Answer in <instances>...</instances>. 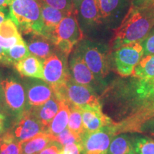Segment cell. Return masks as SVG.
Returning <instances> with one entry per match:
<instances>
[{
  "label": "cell",
  "instance_id": "d4e9b609",
  "mask_svg": "<svg viewBox=\"0 0 154 154\" xmlns=\"http://www.w3.org/2000/svg\"><path fill=\"white\" fill-rule=\"evenodd\" d=\"M136 79V78H135ZM133 94L138 103H143L154 98V78L149 80L136 79L133 87Z\"/></svg>",
  "mask_w": 154,
  "mask_h": 154
},
{
  "label": "cell",
  "instance_id": "ffe728a7",
  "mask_svg": "<svg viewBox=\"0 0 154 154\" xmlns=\"http://www.w3.org/2000/svg\"><path fill=\"white\" fill-rule=\"evenodd\" d=\"M24 42L16 24L11 18L5 19L0 24V47L5 50Z\"/></svg>",
  "mask_w": 154,
  "mask_h": 154
},
{
  "label": "cell",
  "instance_id": "f546056e",
  "mask_svg": "<svg viewBox=\"0 0 154 154\" xmlns=\"http://www.w3.org/2000/svg\"><path fill=\"white\" fill-rule=\"evenodd\" d=\"M132 142L136 154H154V140L152 138L135 136Z\"/></svg>",
  "mask_w": 154,
  "mask_h": 154
},
{
  "label": "cell",
  "instance_id": "4316f807",
  "mask_svg": "<svg viewBox=\"0 0 154 154\" xmlns=\"http://www.w3.org/2000/svg\"><path fill=\"white\" fill-rule=\"evenodd\" d=\"M70 114H69L68 128L71 132L82 140V136L85 134L82 120V110L74 106L69 105Z\"/></svg>",
  "mask_w": 154,
  "mask_h": 154
},
{
  "label": "cell",
  "instance_id": "7a4b0ae2",
  "mask_svg": "<svg viewBox=\"0 0 154 154\" xmlns=\"http://www.w3.org/2000/svg\"><path fill=\"white\" fill-rule=\"evenodd\" d=\"M9 17L24 35L43 33L41 7L38 0H9Z\"/></svg>",
  "mask_w": 154,
  "mask_h": 154
},
{
  "label": "cell",
  "instance_id": "ac0fdd59",
  "mask_svg": "<svg viewBox=\"0 0 154 154\" xmlns=\"http://www.w3.org/2000/svg\"><path fill=\"white\" fill-rule=\"evenodd\" d=\"M82 120L86 133L97 131L106 126H112L114 121L103 112V109L82 110Z\"/></svg>",
  "mask_w": 154,
  "mask_h": 154
},
{
  "label": "cell",
  "instance_id": "836d02e7",
  "mask_svg": "<svg viewBox=\"0 0 154 154\" xmlns=\"http://www.w3.org/2000/svg\"><path fill=\"white\" fill-rule=\"evenodd\" d=\"M62 146L55 141H51L45 149L38 154H60Z\"/></svg>",
  "mask_w": 154,
  "mask_h": 154
},
{
  "label": "cell",
  "instance_id": "d590c367",
  "mask_svg": "<svg viewBox=\"0 0 154 154\" xmlns=\"http://www.w3.org/2000/svg\"><path fill=\"white\" fill-rule=\"evenodd\" d=\"M138 133L145 135H149V136L154 137V119L148 121L145 124L142 125L140 127Z\"/></svg>",
  "mask_w": 154,
  "mask_h": 154
},
{
  "label": "cell",
  "instance_id": "f1b7e54d",
  "mask_svg": "<svg viewBox=\"0 0 154 154\" xmlns=\"http://www.w3.org/2000/svg\"><path fill=\"white\" fill-rule=\"evenodd\" d=\"M6 54L11 66H14L15 63L22 60L31 54L25 42L17 44L10 49H7Z\"/></svg>",
  "mask_w": 154,
  "mask_h": 154
},
{
  "label": "cell",
  "instance_id": "484cf974",
  "mask_svg": "<svg viewBox=\"0 0 154 154\" xmlns=\"http://www.w3.org/2000/svg\"><path fill=\"white\" fill-rule=\"evenodd\" d=\"M132 76L140 80L154 78V54L143 56L135 68Z\"/></svg>",
  "mask_w": 154,
  "mask_h": 154
},
{
  "label": "cell",
  "instance_id": "2e32d148",
  "mask_svg": "<svg viewBox=\"0 0 154 154\" xmlns=\"http://www.w3.org/2000/svg\"><path fill=\"white\" fill-rule=\"evenodd\" d=\"M97 2L102 22L109 24H113L121 19L129 5V0H97Z\"/></svg>",
  "mask_w": 154,
  "mask_h": 154
},
{
  "label": "cell",
  "instance_id": "8fae6325",
  "mask_svg": "<svg viewBox=\"0 0 154 154\" xmlns=\"http://www.w3.org/2000/svg\"><path fill=\"white\" fill-rule=\"evenodd\" d=\"M113 136L110 126L93 133H85L80 143L82 154H107Z\"/></svg>",
  "mask_w": 154,
  "mask_h": 154
},
{
  "label": "cell",
  "instance_id": "7bdbcfd3",
  "mask_svg": "<svg viewBox=\"0 0 154 154\" xmlns=\"http://www.w3.org/2000/svg\"><path fill=\"white\" fill-rule=\"evenodd\" d=\"M3 74L2 73L1 71H0V98H2L3 100V97H2V82L3 81Z\"/></svg>",
  "mask_w": 154,
  "mask_h": 154
},
{
  "label": "cell",
  "instance_id": "e575fe53",
  "mask_svg": "<svg viewBox=\"0 0 154 154\" xmlns=\"http://www.w3.org/2000/svg\"><path fill=\"white\" fill-rule=\"evenodd\" d=\"M60 154H82L80 143H69L62 148Z\"/></svg>",
  "mask_w": 154,
  "mask_h": 154
},
{
  "label": "cell",
  "instance_id": "603a6c76",
  "mask_svg": "<svg viewBox=\"0 0 154 154\" xmlns=\"http://www.w3.org/2000/svg\"><path fill=\"white\" fill-rule=\"evenodd\" d=\"M52 140L47 132L37 134L34 137L21 142L22 154H38Z\"/></svg>",
  "mask_w": 154,
  "mask_h": 154
},
{
  "label": "cell",
  "instance_id": "b9f144b4",
  "mask_svg": "<svg viewBox=\"0 0 154 154\" xmlns=\"http://www.w3.org/2000/svg\"><path fill=\"white\" fill-rule=\"evenodd\" d=\"M9 0H0V7L8 8Z\"/></svg>",
  "mask_w": 154,
  "mask_h": 154
},
{
  "label": "cell",
  "instance_id": "5bb4252c",
  "mask_svg": "<svg viewBox=\"0 0 154 154\" xmlns=\"http://www.w3.org/2000/svg\"><path fill=\"white\" fill-rule=\"evenodd\" d=\"M76 13L84 34L103 23L97 0H83Z\"/></svg>",
  "mask_w": 154,
  "mask_h": 154
},
{
  "label": "cell",
  "instance_id": "ab89813d",
  "mask_svg": "<svg viewBox=\"0 0 154 154\" xmlns=\"http://www.w3.org/2000/svg\"><path fill=\"white\" fill-rule=\"evenodd\" d=\"M6 121V116L4 114L2 111H0V132L4 133L5 130V125Z\"/></svg>",
  "mask_w": 154,
  "mask_h": 154
},
{
  "label": "cell",
  "instance_id": "8992f818",
  "mask_svg": "<svg viewBox=\"0 0 154 154\" xmlns=\"http://www.w3.org/2000/svg\"><path fill=\"white\" fill-rule=\"evenodd\" d=\"M84 34L81 29L76 11L69 13L61 21L54 32L52 41L57 49L69 57L74 46L84 39Z\"/></svg>",
  "mask_w": 154,
  "mask_h": 154
},
{
  "label": "cell",
  "instance_id": "6da1fadb",
  "mask_svg": "<svg viewBox=\"0 0 154 154\" xmlns=\"http://www.w3.org/2000/svg\"><path fill=\"white\" fill-rule=\"evenodd\" d=\"M154 27V5L136 6L131 3L119 26L113 30L111 51L125 44L143 40Z\"/></svg>",
  "mask_w": 154,
  "mask_h": 154
},
{
  "label": "cell",
  "instance_id": "e0dca14e",
  "mask_svg": "<svg viewBox=\"0 0 154 154\" xmlns=\"http://www.w3.org/2000/svg\"><path fill=\"white\" fill-rule=\"evenodd\" d=\"M39 4L41 7L42 18L44 26L42 34L52 40L54 32L57 26L69 13L54 8L42 2H39Z\"/></svg>",
  "mask_w": 154,
  "mask_h": 154
},
{
  "label": "cell",
  "instance_id": "52a82bcc",
  "mask_svg": "<svg viewBox=\"0 0 154 154\" xmlns=\"http://www.w3.org/2000/svg\"><path fill=\"white\" fill-rule=\"evenodd\" d=\"M143 57L141 41L125 44L113 51L111 66L121 76H132L135 68Z\"/></svg>",
  "mask_w": 154,
  "mask_h": 154
},
{
  "label": "cell",
  "instance_id": "44dd1931",
  "mask_svg": "<svg viewBox=\"0 0 154 154\" xmlns=\"http://www.w3.org/2000/svg\"><path fill=\"white\" fill-rule=\"evenodd\" d=\"M13 66L22 77L44 80L43 61L33 55L30 54L25 59L15 63Z\"/></svg>",
  "mask_w": 154,
  "mask_h": 154
},
{
  "label": "cell",
  "instance_id": "ba28073f",
  "mask_svg": "<svg viewBox=\"0 0 154 154\" xmlns=\"http://www.w3.org/2000/svg\"><path fill=\"white\" fill-rule=\"evenodd\" d=\"M68 57L57 50L43 61L44 80L54 90L65 85L70 79Z\"/></svg>",
  "mask_w": 154,
  "mask_h": 154
},
{
  "label": "cell",
  "instance_id": "4fadbf2b",
  "mask_svg": "<svg viewBox=\"0 0 154 154\" xmlns=\"http://www.w3.org/2000/svg\"><path fill=\"white\" fill-rule=\"evenodd\" d=\"M9 131L17 141L21 143L41 133L47 132V130L42 123L27 110L21 118L14 121V125Z\"/></svg>",
  "mask_w": 154,
  "mask_h": 154
},
{
  "label": "cell",
  "instance_id": "8d00e7d4",
  "mask_svg": "<svg viewBox=\"0 0 154 154\" xmlns=\"http://www.w3.org/2000/svg\"><path fill=\"white\" fill-rule=\"evenodd\" d=\"M0 64L7 66H11L10 62L8 60V58H7L6 50L2 47H0Z\"/></svg>",
  "mask_w": 154,
  "mask_h": 154
},
{
  "label": "cell",
  "instance_id": "30bf717a",
  "mask_svg": "<svg viewBox=\"0 0 154 154\" xmlns=\"http://www.w3.org/2000/svg\"><path fill=\"white\" fill-rule=\"evenodd\" d=\"M69 69L71 78L77 84L91 88L98 94L103 93L105 88L103 81L93 74L76 49L70 54Z\"/></svg>",
  "mask_w": 154,
  "mask_h": 154
},
{
  "label": "cell",
  "instance_id": "d6986e66",
  "mask_svg": "<svg viewBox=\"0 0 154 154\" xmlns=\"http://www.w3.org/2000/svg\"><path fill=\"white\" fill-rule=\"evenodd\" d=\"M60 107V101L54 96L44 104L30 108L29 111L38 119L42 124L48 129L51 121L54 118Z\"/></svg>",
  "mask_w": 154,
  "mask_h": 154
},
{
  "label": "cell",
  "instance_id": "3957f363",
  "mask_svg": "<svg viewBox=\"0 0 154 154\" xmlns=\"http://www.w3.org/2000/svg\"><path fill=\"white\" fill-rule=\"evenodd\" d=\"M59 101H65L81 110L103 109L99 94L92 88L80 85L70 78L65 85L54 90Z\"/></svg>",
  "mask_w": 154,
  "mask_h": 154
},
{
  "label": "cell",
  "instance_id": "9c48e42d",
  "mask_svg": "<svg viewBox=\"0 0 154 154\" xmlns=\"http://www.w3.org/2000/svg\"><path fill=\"white\" fill-rule=\"evenodd\" d=\"M152 119H154V98L144 102L126 118L117 122L114 121L110 128L114 136L127 133H138L142 125Z\"/></svg>",
  "mask_w": 154,
  "mask_h": 154
},
{
  "label": "cell",
  "instance_id": "9a60e30c",
  "mask_svg": "<svg viewBox=\"0 0 154 154\" xmlns=\"http://www.w3.org/2000/svg\"><path fill=\"white\" fill-rule=\"evenodd\" d=\"M25 36H26V38L24 40L30 54L42 61L45 60L57 51V47L52 40L43 34L32 33Z\"/></svg>",
  "mask_w": 154,
  "mask_h": 154
},
{
  "label": "cell",
  "instance_id": "4dcf8cb0",
  "mask_svg": "<svg viewBox=\"0 0 154 154\" xmlns=\"http://www.w3.org/2000/svg\"><path fill=\"white\" fill-rule=\"evenodd\" d=\"M50 138L52 141H55L59 143L63 147L64 146L69 143H80L81 140L76 136L69 131L68 128L64 129L60 134L54 136H50Z\"/></svg>",
  "mask_w": 154,
  "mask_h": 154
},
{
  "label": "cell",
  "instance_id": "cb8c5ba5",
  "mask_svg": "<svg viewBox=\"0 0 154 154\" xmlns=\"http://www.w3.org/2000/svg\"><path fill=\"white\" fill-rule=\"evenodd\" d=\"M107 154H136L132 138L126 134L116 135L111 140Z\"/></svg>",
  "mask_w": 154,
  "mask_h": 154
},
{
  "label": "cell",
  "instance_id": "277c9868",
  "mask_svg": "<svg viewBox=\"0 0 154 154\" xmlns=\"http://www.w3.org/2000/svg\"><path fill=\"white\" fill-rule=\"evenodd\" d=\"M75 49L98 79L103 80L108 76L111 69V60L105 45L89 39H82Z\"/></svg>",
  "mask_w": 154,
  "mask_h": 154
},
{
  "label": "cell",
  "instance_id": "5b68a950",
  "mask_svg": "<svg viewBox=\"0 0 154 154\" xmlns=\"http://www.w3.org/2000/svg\"><path fill=\"white\" fill-rule=\"evenodd\" d=\"M2 88L3 108L16 121L27 111L26 94L22 81L14 75H9L3 79Z\"/></svg>",
  "mask_w": 154,
  "mask_h": 154
},
{
  "label": "cell",
  "instance_id": "f6af8a7d",
  "mask_svg": "<svg viewBox=\"0 0 154 154\" xmlns=\"http://www.w3.org/2000/svg\"><path fill=\"white\" fill-rule=\"evenodd\" d=\"M3 134H4V133L0 132V143H1L2 140V136H3Z\"/></svg>",
  "mask_w": 154,
  "mask_h": 154
},
{
  "label": "cell",
  "instance_id": "7402d4cb",
  "mask_svg": "<svg viewBox=\"0 0 154 154\" xmlns=\"http://www.w3.org/2000/svg\"><path fill=\"white\" fill-rule=\"evenodd\" d=\"M60 101L59 110L48 127L47 133L50 136H54L60 134L63 130L66 129L68 126L70 107L66 101Z\"/></svg>",
  "mask_w": 154,
  "mask_h": 154
},
{
  "label": "cell",
  "instance_id": "1f68e13d",
  "mask_svg": "<svg viewBox=\"0 0 154 154\" xmlns=\"http://www.w3.org/2000/svg\"><path fill=\"white\" fill-rule=\"evenodd\" d=\"M38 1L66 13L75 11L72 0H38Z\"/></svg>",
  "mask_w": 154,
  "mask_h": 154
},
{
  "label": "cell",
  "instance_id": "bcb514c9",
  "mask_svg": "<svg viewBox=\"0 0 154 154\" xmlns=\"http://www.w3.org/2000/svg\"><path fill=\"white\" fill-rule=\"evenodd\" d=\"M153 28H154V27H153Z\"/></svg>",
  "mask_w": 154,
  "mask_h": 154
},
{
  "label": "cell",
  "instance_id": "60d3db41",
  "mask_svg": "<svg viewBox=\"0 0 154 154\" xmlns=\"http://www.w3.org/2000/svg\"><path fill=\"white\" fill-rule=\"evenodd\" d=\"M82 1L83 0H72L73 7H74L75 11H77V9H78L79 7V6L81 5V3L82 2Z\"/></svg>",
  "mask_w": 154,
  "mask_h": 154
},
{
  "label": "cell",
  "instance_id": "ee69618b",
  "mask_svg": "<svg viewBox=\"0 0 154 154\" xmlns=\"http://www.w3.org/2000/svg\"><path fill=\"white\" fill-rule=\"evenodd\" d=\"M0 108H3V100L2 98H0Z\"/></svg>",
  "mask_w": 154,
  "mask_h": 154
},
{
  "label": "cell",
  "instance_id": "f35d334b",
  "mask_svg": "<svg viewBox=\"0 0 154 154\" xmlns=\"http://www.w3.org/2000/svg\"><path fill=\"white\" fill-rule=\"evenodd\" d=\"M8 18H10L9 8L0 7V24Z\"/></svg>",
  "mask_w": 154,
  "mask_h": 154
},
{
  "label": "cell",
  "instance_id": "7c38bea8",
  "mask_svg": "<svg viewBox=\"0 0 154 154\" xmlns=\"http://www.w3.org/2000/svg\"><path fill=\"white\" fill-rule=\"evenodd\" d=\"M22 81L26 94L27 110L44 104L54 96L53 88L43 79L23 77Z\"/></svg>",
  "mask_w": 154,
  "mask_h": 154
},
{
  "label": "cell",
  "instance_id": "74e56055",
  "mask_svg": "<svg viewBox=\"0 0 154 154\" xmlns=\"http://www.w3.org/2000/svg\"><path fill=\"white\" fill-rule=\"evenodd\" d=\"M131 3L136 6H149L154 5V0H132Z\"/></svg>",
  "mask_w": 154,
  "mask_h": 154
},
{
  "label": "cell",
  "instance_id": "83f0119b",
  "mask_svg": "<svg viewBox=\"0 0 154 154\" xmlns=\"http://www.w3.org/2000/svg\"><path fill=\"white\" fill-rule=\"evenodd\" d=\"M0 154H22L21 143L13 137L9 131L3 134L0 143Z\"/></svg>",
  "mask_w": 154,
  "mask_h": 154
},
{
  "label": "cell",
  "instance_id": "d6a6232c",
  "mask_svg": "<svg viewBox=\"0 0 154 154\" xmlns=\"http://www.w3.org/2000/svg\"><path fill=\"white\" fill-rule=\"evenodd\" d=\"M141 44L143 49V56L154 54V28L142 40Z\"/></svg>",
  "mask_w": 154,
  "mask_h": 154
}]
</instances>
